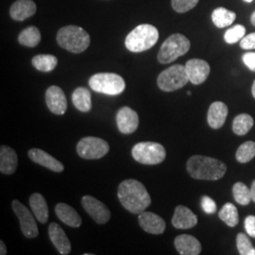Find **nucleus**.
Here are the masks:
<instances>
[{
	"label": "nucleus",
	"instance_id": "nucleus-1",
	"mask_svg": "<svg viewBox=\"0 0 255 255\" xmlns=\"http://www.w3.org/2000/svg\"><path fill=\"white\" fill-rule=\"evenodd\" d=\"M118 196L122 206L134 215L144 212L151 203L145 185L133 179L125 180L119 184Z\"/></svg>",
	"mask_w": 255,
	"mask_h": 255
},
{
	"label": "nucleus",
	"instance_id": "nucleus-2",
	"mask_svg": "<svg viewBox=\"0 0 255 255\" xmlns=\"http://www.w3.org/2000/svg\"><path fill=\"white\" fill-rule=\"evenodd\" d=\"M186 169L193 179L218 181L226 173L227 166L218 159L194 155L187 161Z\"/></svg>",
	"mask_w": 255,
	"mask_h": 255
},
{
	"label": "nucleus",
	"instance_id": "nucleus-3",
	"mask_svg": "<svg viewBox=\"0 0 255 255\" xmlns=\"http://www.w3.org/2000/svg\"><path fill=\"white\" fill-rule=\"evenodd\" d=\"M57 43L67 51L78 54L88 48L90 45V36L82 27L66 26L58 31Z\"/></svg>",
	"mask_w": 255,
	"mask_h": 255
},
{
	"label": "nucleus",
	"instance_id": "nucleus-4",
	"mask_svg": "<svg viewBox=\"0 0 255 255\" xmlns=\"http://www.w3.org/2000/svg\"><path fill=\"white\" fill-rule=\"evenodd\" d=\"M159 39L158 29L149 24L137 26L126 37L125 46L131 52H143L155 46Z\"/></svg>",
	"mask_w": 255,
	"mask_h": 255
},
{
	"label": "nucleus",
	"instance_id": "nucleus-5",
	"mask_svg": "<svg viewBox=\"0 0 255 255\" xmlns=\"http://www.w3.org/2000/svg\"><path fill=\"white\" fill-rule=\"evenodd\" d=\"M190 41L181 33H175L168 37L161 46L158 53L160 64H170L179 57L186 54L190 49Z\"/></svg>",
	"mask_w": 255,
	"mask_h": 255
},
{
	"label": "nucleus",
	"instance_id": "nucleus-6",
	"mask_svg": "<svg viewBox=\"0 0 255 255\" xmlns=\"http://www.w3.org/2000/svg\"><path fill=\"white\" fill-rule=\"evenodd\" d=\"M89 86L95 92L110 96H118L124 92L126 83L123 78L118 74L98 73L90 78Z\"/></svg>",
	"mask_w": 255,
	"mask_h": 255
},
{
	"label": "nucleus",
	"instance_id": "nucleus-7",
	"mask_svg": "<svg viewBox=\"0 0 255 255\" xmlns=\"http://www.w3.org/2000/svg\"><path fill=\"white\" fill-rule=\"evenodd\" d=\"M131 155L138 163L152 165L164 162L166 151L164 146L159 143L141 142L132 147Z\"/></svg>",
	"mask_w": 255,
	"mask_h": 255
},
{
	"label": "nucleus",
	"instance_id": "nucleus-8",
	"mask_svg": "<svg viewBox=\"0 0 255 255\" xmlns=\"http://www.w3.org/2000/svg\"><path fill=\"white\" fill-rule=\"evenodd\" d=\"M188 82L189 78L185 66L182 64H174L168 67L160 74L157 79L159 88L164 92L177 91L184 87Z\"/></svg>",
	"mask_w": 255,
	"mask_h": 255
},
{
	"label": "nucleus",
	"instance_id": "nucleus-9",
	"mask_svg": "<svg viewBox=\"0 0 255 255\" xmlns=\"http://www.w3.org/2000/svg\"><path fill=\"white\" fill-rule=\"evenodd\" d=\"M109 144L99 137L82 138L77 145V152L86 160H98L109 152Z\"/></svg>",
	"mask_w": 255,
	"mask_h": 255
},
{
	"label": "nucleus",
	"instance_id": "nucleus-10",
	"mask_svg": "<svg viewBox=\"0 0 255 255\" xmlns=\"http://www.w3.org/2000/svg\"><path fill=\"white\" fill-rule=\"evenodd\" d=\"M12 209L16 215L20 222V227L23 235L27 238H35L39 235L36 221L32 214L27 207L17 200H14L11 203Z\"/></svg>",
	"mask_w": 255,
	"mask_h": 255
},
{
	"label": "nucleus",
	"instance_id": "nucleus-11",
	"mask_svg": "<svg viewBox=\"0 0 255 255\" xmlns=\"http://www.w3.org/2000/svg\"><path fill=\"white\" fill-rule=\"evenodd\" d=\"M82 204L83 209L96 221L98 224H105L111 219V212L108 207L92 196L82 197Z\"/></svg>",
	"mask_w": 255,
	"mask_h": 255
},
{
	"label": "nucleus",
	"instance_id": "nucleus-12",
	"mask_svg": "<svg viewBox=\"0 0 255 255\" xmlns=\"http://www.w3.org/2000/svg\"><path fill=\"white\" fill-rule=\"evenodd\" d=\"M185 70L189 78V82L199 85L205 82L209 76L210 65L201 59H191L185 64Z\"/></svg>",
	"mask_w": 255,
	"mask_h": 255
},
{
	"label": "nucleus",
	"instance_id": "nucleus-13",
	"mask_svg": "<svg viewBox=\"0 0 255 255\" xmlns=\"http://www.w3.org/2000/svg\"><path fill=\"white\" fill-rule=\"evenodd\" d=\"M46 102L49 111L57 115H64L67 110V101L64 91L59 86H50L46 92Z\"/></svg>",
	"mask_w": 255,
	"mask_h": 255
},
{
	"label": "nucleus",
	"instance_id": "nucleus-14",
	"mask_svg": "<svg viewBox=\"0 0 255 255\" xmlns=\"http://www.w3.org/2000/svg\"><path fill=\"white\" fill-rule=\"evenodd\" d=\"M117 124L119 131L124 134L134 132L139 125V118L136 112L129 107H122L117 114Z\"/></svg>",
	"mask_w": 255,
	"mask_h": 255
},
{
	"label": "nucleus",
	"instance_id": "nucleus-15",
	"mask_svg": "<svg viewBox=\"0 0 255 255\" xmlns=\"http://www.w3.org/2000/svg\"><path fill=\"white\" fill-rule=\"evenodd\" d=\"M138 222L141 228L151 235H162L166 227L164 219L151 212L144 211L139 214Z\"/></svg>",
	"mask_w": 255,
	"mask_h": 255
},
{
	"label": "nucleus",
	"instance_id": "nucleus-16",
	"mask_svg": "<svg viewBox=\"0 0 255 255\" xmlns=\"http://www.w3.org/2000/svg\"><path fill=\"white\" fill-rule=\"evenodd\" d=\"M27 154L32 162L41 164L54 172L60 173L64 170V164L42 149L31 148L30 150H28Z\"/></svg>",
	"mask_w": 255,
	"mask_h": 255
},
{
	"label": "nucleus",
	"instance_id": "nucleus-17",
	"mask_svg": "<svg viewBox=\"0 0 255 255\" xmlns=\"http://www.w3.org/2000/svg\"><path fill=\"white\" fill-rule=\"evenodd\" d=\"M48 236L53 243L57 251L63 255H67L71 252V243L66 237L63 228L57 224V223H51L48 227Z\"/></svg>",
	"mask_w": 255,
	"mask_h": 255
},
{
	"label": "nucleus",
	"instance_id": "nucleus-18",
	"mask_svg": "<svg viewBox=\"0 0 255 255\" xmlns=\"http://www.w3.org/2000/svg\"><path fill=\"white\" fill-rule=\"evenodd\" d=\"M198 224V217L191 210L183 205H178L174 212L172 225L176 229L187 230Z\"/></svg>",
	"mask_w": 255,
	"mask_h": 255
},
{
	"label": "nucleus",
	"instance_id": "nucleus-19",
	"mask_svg": "<svg viewBox=\"0 0 255 255\" xmlns=\"http://www.w3.org/2000/svg\"><path fill=\"white\" fill-rule=\"evenodd\" d=\"M174 245L182 255H198L201 253V244L196 237L190 235H181L175 238Z\"/></svg>",
	"mask_w": 255,
	"mask_h": 255
},
{
	"label": "nucleus",
	"instance_id": "nucleus-20",
	"mask_svg": "<svg viewBox=\"0 0 255 255\" xmlns=\"http://www.w3.org/2000/svg\"><path fill=\"white\" fill-rule=\"evenodd\" d=\"M36 4L32 0H17L9 8V15L15 21H24L36 12Z\"/></svg>",
	"mask_w": 255,
	"mask_h": 255
},
{
	"label": "nucleus",
	"instance_id": "nucleus-21",
	"mask_svg": "<svg viewBox=\"0 0 255 255\" xmlns=\"http://www.w3.org/2000/svg\"><path fill=\"white\" fill-rule=\"evenodd\" d=\"M228 116V107L224 102L216 101L211 104L208 115L207 122L210 127L215 129L220 128L224 125Z\"/></svg>",
	"mask_w": 255,
	"mask_h": 255
},
{
	"label": "nucleus",
	"instance_id": "nucleus-22",
	"mask_svg": "<svg viewBox=\"0 0 255 255\" xmlns=\"http://www.w3.org/2000/svg\"><path fill=\"white\" fill-rule=\"evenodd\" d=\"M18 157L15 150L8 146L0 147V171L5 175H11L16 171Z\"/></svg>",
	"mask_w": 255,
	"mask_h": 255
},
{
	"label": "nucleus",
	"instance_id": "nucleus-23",
	"mask_svg": "<svg viewBox=\"0 0 255 255\" xmlns=\"http://www.w3.org/2000/svg\"><path fill=\"white\" fill-rule=\"evenodd\" d=\"M55 213L57 217L69 227L79 228L82 225V218L73 207L65 203H58L55 207Z\"/></svg>",
	"mask_w": 255,
	"mask_h": 255
},
{
	"label": "nucleus",
	"instance_id": "nucleus-24",
	"mask_svg": "<svg viewBox=\"0 0 255 255\" xmlns=\"http://www.w3.org/2000/svg\"><path fill=\"white\" fill-rule=\"evenodd\" d=\"M29 206L32 213L39 222L45 224L48 221V207L45 198L39 194L34 193L29 198Z\"/></svg>",
	"mask_w": 255,
	"mask_h": 255
},
{
	"label": "nucleus",
	"instance_id": "nucleus-25",
	"mask_svg": "<svg viewBox=\"0 0 255 255\" xmlns=\"http://www.w3.org/2000/svg\"><path fill=\"white\" fill-rule=\"evenodd\" d=\"M74 106L82 113H88L92 109L91 92L85 87H78L72 94Z\"/></svg>",
	"mask_w": 255,
	"mask_h": 255
},
{
	"label": "nucleus",
	"instance_id": "nucleus-26",
	"mask_svg": "<svg viewBox=\"0 0 255 255\" xmlns=\"http://www.w3.org/2000/svg\"><path fill=\"white\" fill-rule=\"evenodd\" d=\"M236 18H237L236 12L229 10L223 7L217 8L212 13L213 23L219 28H223L232 25L235 22Z\"/></svg>",
	"mask_w": 255,
	"mask_h": 255
},
{
	"label": "nucleus",
	"instance_id": "nucleus-27",
	"mask_svg": "<svg viewBox=\"0 0 255 255\" xmlns=\"http://www.w3.org/2000/svg\"><path fill=\"white\" fill-rule=\"evenodd\" d=\"M31 63L34 68L41 72H51L54 70L58 64V59L53 55H36L35 57H33Z\"/></svg>",
	"mask_w": 255,
	"mask_h": 255
},
{
	"label": "nucleus",
	"instance_id": "nucleus-28",
	"mask_svg": "<svg viewBox=\"0 0 255 255\" xmlns=\"http://www.w3.org/2000/svg\"><path fill=\"white\" fill-rule=\"evenodd\" d=\"M18 42L22 46L35 47L41 42L40 30L34 26L27 27L19 34Z\"/></svg>",
	"mask_w": 255,
	"mask_h": 255
},
{
	"label": "nucleus",
	"instance_id": "nucleus-29",
	"mask_svg": "<svg viewBox=\"0 0 255 255\" xmlns=\"http://www.w3.org/2000/svg\"><path fill=\"white\" fill-rule=\"evenodd\" d=\"M254 119L248 114H241L236 117L233 122V130L237 135H245L254 127Z\"/></svg>",
	"mask_w": 255,
	"mask_h": 255
},
{
	"label": "nucleus",
	"instance_id": "nucleus-30",
	"mask_svg": "<svg viewBox=\"0 0 255 255\" xmlns=\"http://www.w3.org/2000/svg\"><path fill=\"white\" fill-rule=\"evenodd\" d=\"M219 219L229 227H236L239 222V216L237 207L233 203H226L219 213Z\"/></svg>",
	"mask_w": 255,
	"mask_h": 255
},
{
	"label": "nucleus",
	"instance_id": "nucleus-31",
	"mask_svg": "<svg viewBox=\"0 0 255 255\" xmlns=\"http://www.w3.org/2000/svg\"><path fill=\"white\" fill-rule=\"evenodd\" d=\"M233 194H234L235 200L240 205L245 206L250 204V202L253 201L251 189H249L246 184L243 182H239L235 183L233 187Z\"/></svg>",
	"mask_w": 255,
	"mask_h": 255
},
{
	"label": "nucleus",
	"instance_id": "nucleus-32",
	"mask_svg": "<svg viewBox=\"0 0 255 255\" xmlns=\"http://www.w3.org/2000/svg\"><path fill=\"white\" fill-rule=\"evenodd\" d=\"M237 160L241 164H246L255 157V143L253 141H247L237 148L236 153Z\"/></svg>",
	"mask_w": 255,
	"mask_h": 255
},
{
	"label": "nucleus",
	"instance_id": "nucleus-33",
	"mask_svg": "<svg viewBox=\"0 0 255 255\" xmlns=\"http://www.w3.org/2000/svg\"><path fill=\"white\" fill-rule=\"evenodd\" d=\"M237 246L239 255H255V248L245 234L239 233L237 235Z\"/></svg>",
	"mask_w": 255,
	"mask_h": 255
},
{
	"label": "nucleus",
	"instance_id": "nucleus-34",
	"mask_svg": "<svg viewBox=\"0 0 255 255\" xmlns=\"http://www.w3.org/2000/svg\"><path fill=\"white\" fill-rule=\"evenodd\" d=\"M246 28L242 25H236L225 32L224 34V40L227 44H236L239 40H241L245 36Z\"/></svg>",
	"mask_w": 255,
	"mask_h": 255
},
{
	"label": "nucleus",
	"instance_id": "nucleus-35",
	"mask_svg": "<svg viewBox=\"0 0 255 255\" xmlns=\"http://www.w3.org/2000/svg\"><path fill=\"white\" fill-rule=\"evenodd\" d=\"M200 0H172L171 5L174 10L183 13L195 8Z\"/></svg>",
	"mask_w": 255,
	"mask_h": 255
},
{
	"label": "nucleus",
	"instance_id": "nucleus-36",
	"mask_svg": "<svg viewBox=\"0 0 255 255\" xmlns=\"http://www.w3.org/2000/svg\"><path fill=\"white\" fill-rule=\"evenodd\" d=\"M201 208L206 214L213 215L217 212V208H218L217 203L208 196H203L201 198Z\"/></svg>",
	"mask_w": 255,
	"mask_h": 255
},
{
	"label": "nucleus",
	"instance_id": "nucleus-37",
	"mask_svg": "<svg viewBox=\"0 0 255 255\" xmlns=\"http://www.w3.org/2000/svg\"><path fill=\"white\" fill-rule=\"evenodd\" d=\"M240 46L246 50L255 49V32L243 37L240 40Z\"/></svg>",
	"mask_w": 255,
	"mask_h": 255
},
{
	"label": "nucleus",
	"instance_id": "nucleus-38",
	"mask_svg": "<svg viewBox=\"0 0 255 255\" xmlns=\"http://www.w3.org/2000/svg\"><path fill=\"white\" fill-rule=\"evenodd\" d=\"M242 61L247 67L255 72V52H248L242 56Z\"/></svg>",
	"mask_w": 255,
	"mask_h": 255
},
{
	"label": "nucleus",
	"instance_id": "nucleus-39",
	"mask_svg": "<svg viewBox=\"0 0 255 255\" xmlns=\"http://www.w3.org/2000/svg\"><path fill=\"white\" fill-rule=\"evenodd\" d=\"M245 229L250 237L255 238V216H249L245 219Z\"/></svg>",
	"mask_w": 255,
	"mask_h": 255
},
{
	"label": "nucleus",
	"instance_id": "nucleus-40",
	"mask_svg": "<svg viewBox=\"0 0 255 255\" xmlns=\"http://www.w3.org/2000/svg\"><path fill=\"white\" fill-rule=\"evenodd\" d=\"M0 248H1V249H0V255H7V248H6V245L4 244L3 241H0Z\"/></svg>",
	"mask_w": 255,
	"mask_h": 255
},
{
	"label": "nucleus",
	"instance_id": "nucleus-41",
	"mask_svg": "<svg viewBox=\"0 0 255 255\" xmlns=\"http://www.w3.org/2000/svg\"><path fill=\"white\" fill-rule=\"evenodd\" d=\"M251 193H252V200L255 202V180L252 184V188H251Z\"/></svg>",
	"mask_w": 255,
	"mask_h": 255
},
{
	"label": "nucleus",
	"instance_id": "nucleus-42",
	"mask_svg": "<svg viewBox=\"0 0 255 255\" xmlns=\"http://www.w3.org/2000/svg\"><path fill=\"white\" fill-rule=\"evenodd\" d=\"M251 22H252V24L254 25L255 27V11L252 14V17H251Z\"/></svg>",
	"mask_w": 255,
	"mask_h": 255
},
{
	"label": "nucleus",
	"instance_id": "nucleus-43",
	"mask_svg": "<svg viewBox=\"0 0 255 255\" xmlns=\"http://www.w3.org/2000/svg\"><path fill=\"white\" fill-rule=\"evenodd\" d=\"M252 93H253V96L255 99V81L254 82V84H253V87H252Z\"/></svg>",
	"mask_w": 255,
	"mask_h": 255
},
{
	"label": "nucleus",
	"instance_id": "nucleus-44",
	"mask_svg": "<svg viewBox=\"0 0 255 255\" xmlns=\"http://www.w3.org/2000/svg\"><path fill=\"white\" fill-rule=\"evenodd\" d=\"M245 2H248V3H251V2H253V0H244Z\"/></svg>",
	"mask_w": 255,
	"mask_h": 255
},
{
	"label": "nucleus",
	"instance_id": "nucleus-45",
	"mask_svg": "<svg viewBox=\"0 0 255 255\" xmlns=\"http://www.w3.org/2000/svg\"><path fill=\"white\" fill-rule=\"evenodd\" d=\"M187 95H188V96H191V92H190V91L187 92Z\"/></svg>",
	"mask_w": 255,
	"mask_h": 255
}]
</instances>
